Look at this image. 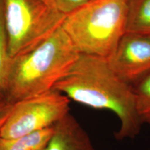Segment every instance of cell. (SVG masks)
Returning <instances> with one entry per match:
<instances>
[{"label":"cell","mask_w":150,"mask_h":150,"mask_svg":"<svg viewBox=\"0 0 150 150\" xmlns=\"http://www.w3.org/2000/svg\"><path fill=\"white\" fill-rule=\"evenodd\" d=\"M13 58L8 52V37L4 18V4L0 0V95L4 98L8 88Z\"/></svg>","instance_id":"30bf717a"},{"label":"cell","mask_w":150,"mask_h":150,"mask_svg":"<svg viewBox=\"0 0 150 150\" xmlns=\"http://www.w3.org/2000/svg\"><path fill=\"white\" fill-rule=\"evenodd\" d=\"M62 27L80 54L108 59L127 32L126 0H89Z\"/></svg>","instance_id":"3957f363"},{"label":"cell","mask_w":150,"mask_h":150,"mask_svg":"<svg viewBox=\"0 0 150 150\" xmlns=\"http://www.w3.org/2000/svg\"><path fill=\"white\" fill-rule=\"evenodd\" d=\"M107 60L112 70L133 86L150 72V35L126 32Z\"/></svg>","instance_id":"8992f818"},{"label":"cell","mask_w":150,"mask_h":150,"mask_svg":"<svg viewBox=\"0 0 150 150\" xmlns=\"http://www.w3.org/2000/svg\"><path fill=\"white\" fill-rule=\"evenodd\" d=\"M45 150H95L89 135L72 114L54 125L53 136Z\"/></svg>","instance_id":"52a82bcc"},{"label":"cell","mask_w":150,"mask_h":150,"mask_svg":"<svg viewBox=\"0 0 150 150\" xmlns=\"http://www.w3.org/2000/svg\"><path fill=\"white\" fill-rule=\"evenodd\" d=\"M54 89L75 102L113 112L120 122L115 133L117 140L133 139L140 134L142 125L136 112L133 86L112 70L107 59L80 54Z\"/></svg>","instance_id":"6da1fadb"},{"label":"cell","mask_w":150,"mask_h":150,"mask_svg":"<svg viewBox=\"0 0 150 150\" xmlns=\"http://www.w3.org/2000/svg\"><path fill=\"white\" fill-rule=\"evenodd\" d=\"M135 104L142 125L150 126V72L133 86Z\"/></svg>","instance_id":"8fae6325"},{"label":"cell","mask_w":150,"mask_h":150,"mask_svg":"<svg viewBox=\"0 0 150 150\" xmlns=\"http://www.w3.org/2000/svg\"><path fill=\"white\" fill-rule=\"evenodd\" d=\"M127 32L150 35V0H126Z\"/></svg>","instance_id":"9c48e42d"},{"label":"cell","mask_w":150,"mask_h":150,"mask_svg":"<svg viewBox=\"0 0 150 150\" xmlns=\"http://www.w3.org/2000/svg\"><path fill=\"white\" fill-rule=\"evenodd\" d=\"M70 100L56 89L13 104L0 138H16L54 126L70 113Z\"/></svg>","instance_id":"5b68a950"},{"label":"cell","mask_w":150,"mask_h":150,"mask_svg":"<svg viewBox=\"0 0 150 150\" xmlns=\"http://www.w3.org/2000/svg\"><path fill=\"white\" fill-rule=\"evenodd\" d=\"M4 4L12 58L34 50L47 40L66 17L55 0H4Z\"/></svg>","instance_id":"277c9868"},{"label":"cell","mask_w":150,"mask_h":150,"mask_svg":"<svg viewBox=\"0 0 150 150\" xmlns=\"http://www.w3.org/2000/svg\"><path fill=\"white\" fill-rule=\"evenodd\" d=\"M13 106V104H11L5 99H4L2 102L0 103V134H1V129L4 125L12 110Z\"/></svg>","instance_id":"4fadbf2b"},{"label":"cell","mask_w":150,"mask_h":150,"mask_svg":"<svg viewBox=\"0 0 150 150\" xmlns=\"http://www.w3.org/2000/svg\"><path fill=\"white\" fill-rule=\"evenodd\" d=\"M54 131L52 126L16 138H0V150H45Z\"/></svg>","instance_id":"ba28073f"},{"label":"cell","mask_w":150,"mask_h":150,"mask_svg":"<svg viewBox=\"0 0 150 150\" xmlns=\"http://www.w3.org/2000/svg\"><path fill=\"white\" fill-rule=\"evenodd\" d=\"M79 55L61 26L34 50L13 58L4 99L15 104L54 89Z\"/></svg>","instance_id":"7a4b0ae2"},{"label":"cell","mask_w":150,"mask_h":150,"mask_svg":"<svg viewBox=\"0 0 150 150\" xmlns=\"http://www.w3.org/2000/svg\"><path fill=\"white\" fill-rule=\"evenodd\" d=\"M4 99V97L1 96V95H0V103L2 102Z\"/></svg>","instance_id":"5bb4252c"},{"label":"cell","mask_w":150,"mask_h":150,"mask_svg":"<svg viewBox=\"0 0 150 150\" xmlns=\"http://www.w3.org/2000/svg\"><path fill=\"white\" fill-rule=\"evenodd\" d=\"M63 13L65 14H69L76 8H79L89 0H55Z\"/></svg>","instance_id":"7c38bea8"}]
</instances>
